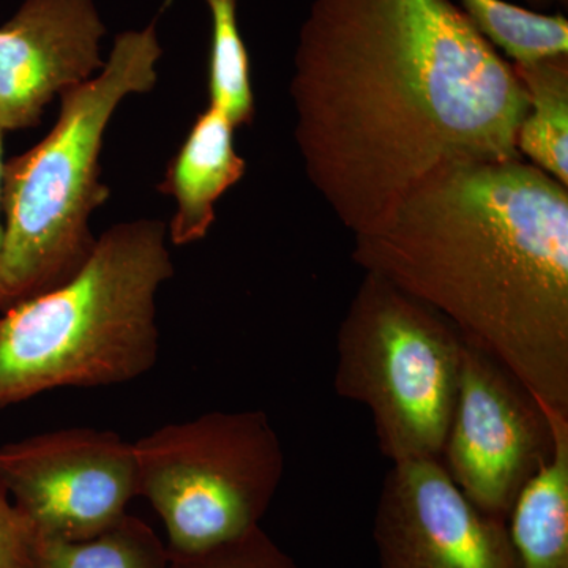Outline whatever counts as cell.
Returning a JSON list of instances; mask_svg holds the SVG:
<instances>
[{
	"mask_svg": "<svg viewBox=\"0 0 568 568\" xmlns=\"http://www.w3.org/2000/svg\"><path fill=\"white\" fill-rule=\"evenodd\" d=\"M291 97L306 178L353 235L444 168L521 159L525 89L452 0H313Z\"/></svg>",
	"mask_w": 568,
	"mask_h": 568,
	"instance_id": "cell-1",
	"label": "cell"
},
{
	"mask_svg": "<svg viewBox=\"0 0 568 568\" xmlns=\"http://www.w3.org/2000/svg\"><path fill=\"white\" fill-rule=\"evenodd\" d=\"M353 260L568 417V186L523 159L444 168L354 235Z\"/></svg>",
	"mask_w": 568,
	"mask_h": 568,
	"instance_id": "cell-2",
	"label": "cell"
},
{
	"mask_svg": "<svg viewBox=\"0 0 568 568\" xmlns=\"http://www.w3.org/2000/svg\"><path fill=\"white\" fill-rule=\"evenodd\" d=\"M168 241L159 220L114 224L73 278L0 312V409L151 372L160 355L156 297L174 275Z\"/></svg>",
	"mask_w": 568,
	"mask_h": 568,
	"instance_id": "cell-3",
	"label": "cell"
},
{
	"mask_svg": "<svg viewBox=\"0 0 568 568\" xmlns=\"http://www.w3.org/2000/svg\"><path fill=\"white\" fill-rule=\"evenodd\" d=\"M162 54L156 20L119 33L102 71L59 97L51 132L3 163L0 312L62 286L91 256V219L110 197L104 133L126 97L155 89Z\"/></svg>",
	"mask_w": 568,
	"mask_h": 568,
	"instance_id": "cell-4",
	"label": "cell"
},
{
	"mask_svg": "<svg viewBox=\"0 0 568 568\" xmlns=\"http://www.w3.org/2000/svg\"><path fill=\"white\" fill-rule=\"evenodd\" d=\"M465 338L432 306L365 274L336 335V394L369 410L384 457L440 459Z\"/></svg>",
	"mask_w": 568,
	"mask_h": 568,
	"instance_id": "cell-5",
	"label": "cell"
},
{
	"mask_svg": "<svg viewBox=\"0 0 568 568\" xmlns=\"http://www.w3.org/2000/svg\"><path fill=\"white\" fill-rule=\"evenodd\" d=\"M140 496L162 518L168 551H203L261 526L284 476L263 410H212L133 443Z\"/></svg>",
	"mask_w": 568,
	"mask_h": 568,
	"instance_id": "cell-6",
	"label": "cell"
},
{
	"mask_svg": "<svg viewBox=\"0 0 568 568\" xmlns=\"http://www.w3.org/2000/svg\"><path fill=\"white\" fill-rule=\"evenodd\" d=\"M0 484L37 538L85 540L140 496L133 443L106 429H54L0 447Z\"/></svg>",
	"mask_w": 568,
	"mask_h": 568,
	"instance_id": "cell-7",
	"label": "cell"
},
{
	"mask_svg": "<svg viewBox=\"0 0 568 568\" xmlns=\"http://www.w3.org/2000/svg\"><path fill=\"white\" fill-rule=\"evenodd\" d=\"M540 405L491 355L465 339L444 467L470 503L506 521L518 493L552 452Z\"/></svg>",
	"mask_w": 568,
	"mask_h": 568,
	"instance_id": "cell-8",
	"label": "cell"
},
{
	"mask_svg": "<svg viewBox=\"0 0 568 568\" xmlns=\"http://www.w3.org/2000/svg\"><path fill=\"white\" fill-rule=\"evenodd\" d=\"M373 538L381 568H517L506 521L474 506L436 458L392 465Z\"/></svg>",
	"mask_w": 568,
	"mask_h": 568,
	"instance_id": "cell-9",
	"label": "cell"
},
{
	"mask_svg": "<svg viewBox=\"0 0 568 568\" xmlns=\"http://www.w3.org/2000/svg\"><path fill=\"white\" fill-rule=\"evenodd\" d=\"M93 0H24L0 26V130L32 129L48 104L102 71Z\"/></svg>",
	"mask_w": 568,
	"mask_h": 568,
	"instance_id": "cell-10",
	"label": "cell"
},
{
	"mask_svg": "<svg viewBox=\"0 0 568 568\" xmlns=\"http://www.w3.org/2000/svg\"><path fill=\"white\" fill-rule=\"evenodd\" d=\"M234 130L222 112L207 106L171 160L159 186L175 201V213L168 224L171 244L203 241L215 222L216 201L244 178L246 163L235 151Z\"/></svg>",
	"mask_w": 568,
	"mask_h": 568,
	"instance_id": "cell-11",
	"label": "cell"
},
{
	"mask_svg": "<svg viewBox=\"0 0 568 568\" xmlns=\"http://www.w3.org/2000/svg\"><path fill=\"white\" fill-rule=\"evenodd\" d=\"M548 420L551 455L518 493L506 519L517 568H568V417Z\"/></svg>",
	"mask_w": 568,
	"mask_h": 568,
	"instance_id": "cell-12",
	"label": "cell"
},
{
	"mask_svg": "<svg viewBox=\"0 0 568 568\" xmlns=\"http://www.w3.org/2000/svg\"><path fill=\"white\" fill-rule=\"evenodd\" d=\"M514 70L528 97L517 133L519 156L568 186V54Z\"/></svg>",
	"mask_w": 568,
	"mask_h": 568,
	"instance_id": "cell-13",
	"label": "cell"
},
{
	"mask_svg": "<svg viewBox=\"0 0 568 568\" xmlns=\"http://www.w3.org/2000/svg\"><path fill=\"white\" fill-rule=\"evenodd\" d=\"M37 538V537H36ZM39 568H168L170 552L155 530L133 515L85 540L37 538Z\"/></svg>",
	"mask_w": 568,
	"mask_h": 568,
	"instance_id": "cell-14",
	"label": "cell"
},
{
	"mask_svg": "<svg viewBox=\"0 0 568 568\" xmlns=\"http://www.w3.org/2000/svg\"><path fill=\"white\" fill-rule=\"evenodd\" d=\"M212 18L209 106L237 126L252 123L254 95L248 51L237 22V0H205Z\"/></svg>",
	"mask_w": 568,
	"mask_h": 568,
	"instance_id": "cell-15",
	"label": "cell"
},
{
	"mask_svg": "<svg viewBox=\"0 0 568 568\" xmlns=\"http://www.w3.org/2000/svg\"><path fill=\"white\" fill-rule=\"evenodd\" d=\"M463 13L511 63H529L558 50L562 24L555 14L523 9L506 0H459Z\"/></svg>",
	"mask_w": 568,
	"mask_h": 568,
	"instance_id": "cell-16",
	"label": "cell"
},
{
	"mask_svg": "<svg viewBox=\"0 0 568 568\" xmlns=\"http://www.w3.org/2000/svg\"><path fill=\"white\" fill-rule=\"evenodd\" d=\"M170 552V551H168ZM168 568H301L261 526L203 551L170 552Z\"/></svg>",
	"mask_w": 568,
	"mask_h": 568,
	"instance_id": "cell-17",
	"label": "cell"
},
{
	"mask_svg": "<svg viewBox=\"0 0 568 568\" xmlns=\"http://www.w3.org/2000/svg\"><path fill=\"white\" fill-rule=\"evenodd\" d=\"M36 534L0 484V568H39Z\"/></svg>",
	"mask_w": 568,
	"mask_h": 568,
	"instance_id": "cell-18",
	"label": "cell"
},
{
	"mask_svg": "<svg viewBox=\"0 0 568 568\" xmlns=\"http://www.w3.org/2000/svg\"><path fill=\"white\" fill-rule=\"evenodd\" d=\"M526 2L534 7V9H548V7L552 6L567 7L568 0H526Z\"/></svg>",
	"mask_w": 568,
	"mask_h": 568,
	"instance_id": "cell-19",
	"label": "cell"
},
{
	"mask_svg": "<svg viewBox=\"0 0 568 568\" xmlns=\"http://www.w3.org/2000/svg\"><path fill=\"white\" fill-rule=\"evenodd\" d=\"M3 134L6 132L0 130V193H2V173L3 163H6V160H3ZM0 245H2V211H0Z\"/></svg>",
	"mask_w": 568,
	"mask_h": 568,
	"instance_id": "cell-20",
	"label": "cell"
}]
</instances>
